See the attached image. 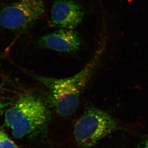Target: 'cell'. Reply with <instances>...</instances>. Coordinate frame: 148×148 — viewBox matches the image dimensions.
Wrapping results in <instances>:
<instances>
[{
    "label": "cell",
    "mask_w": 148,
    "mask_h": 148,
    "mask_svg": "<svg viewBox=\"0 0 148 148\" xmlns=\"http://www.w3.org/2000/svg\"><path fill=\"white\" fill-rule=\"evenodd\" d=\"M45 11L43 0H19L0 10V26L9 30L27 28Z\"/></svg>",
    "instance_id": "obj_4"
},
{
    "label": "cell",
    "mask_w": 148,
    "mask_h": 148,
    "mask_svg": "<svg viewBox=\"0 0 148 148\" xmlns=\"http://www.w3.org/2000/svg\"><path fill=\"white\" fill-rule=\"evenodd\" d=\"M0 148H18L5 132L0 130Z\"/></svg>",
    "instance_id": "obj_7"
},
{
    "label": "cell",
    "mask_w": 148,
    "mask_h": 148,
    "mask_svg": "<svg viewBox=\"0 0 148 148\" xmlns=\"http://www.w3.org/2000/svg\"><path fill=\"white\" fill-rule=\"evenodd\" d=\"M4 106L5 104L0 101V112H1V110L4 107Z\"/></svg>",
    "instance_id": "obj_9"
},
{
    "label": "cell",
    "mask_w": 148,
    "mask_h": 148,
    "mask_svg": "<svg viewBox=\"0 0 148 148\" xmlns=\"http://www.w3.org/2000/svg\"><path fill=\"white\" fill-rule=\"evenodd\" d=\"M49 112L39 98L23 95L5 114V123L14 138H21L36 131L46 123Z\"/></svg>",
    "instance_id": "obj_2"
},
{
    "label": "cell",
    "mask_w": 148,
    "mask_h": 148,
    "mask_svg": "<svg viewBox=\"0 0 148 148\" xmlns=\"http://www.w3.org/2000/svg\"><path fill=\"white\" fill-rule=\"evenodd\" d=\"M116 124L108 113L94 108L87 109L75 125L74 135L82 148H90L114 130Z\"/></svg>",
    "instance_id": "obj_3"
},
{
    "label": "cell",
    "mask_w": 148,
    "mask_h": 148,
    "mask_svg": "<svg viewBox=\"0 0 148 148\" xmlns=\"http://www.w3.org/2000/svg\"><path fill=\"white\" fill-rule=\"evenodd\" d=\"M98 56L95 55L77 73L69 77L57 79L32 75L47 88L50 103L60 115L69 116L77 110L80 95L95 70Z\"/></svg>",
    "instance_id": "obj_1"
},
{
    "label": "cell",
    "mask_w": 148,
    "mask_h": 148,
    "mask_svg": "<svg viewBox=\"0 0 148 148\" xmlns=\"http://www.w3.org/2000/svg\"><path fill=\"white\" fill-rule=\"evenodd\" d=\"M140 148H148V138Z\"/></svg>",
    "instance_id": "obj_8"
},
{
    "label": "cell",
    "mask_w": 148,
    "mask_h": 148,
    "mask_svg": "<svg viewBox=\"0 0 148 148\" xmlns=\"http://www.w3.org/2000/svg\"><path fill=\"white\" fill-rule=\"evenodd\" d=\"M84 10L74 0H56L51 10V22L61 29H73L77 27L84 16Z\"/></svg>",
    "instance_id": "obj_5"
},
{
    "label": "cell",
    "mask_w": 148,
    "mask_h": 148,
    "mask_svg": "<svg viewBox=\"0 0 148 148\" xmlns=\"http://www.w3.org/2000/svg\"><path fill=\"white\" fill-rule=\"evenodd\" d=\"M40 46L61 52L72 53L79 50L82 44L80 37L76 32L61 29L40 38Z\"/></svg>",
    "instance_id": "obj_6"
}]
</instances>
